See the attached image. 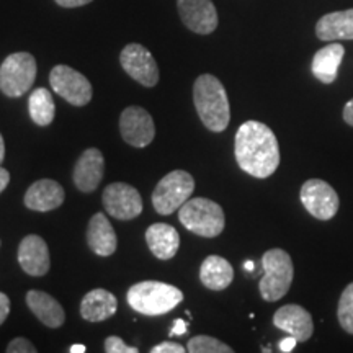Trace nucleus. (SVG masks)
<instances>
[{
	"instance_id": "a211bd4d",
	"label": "nucleus",
	"mask_w": 353,
	"mask_h": 353,
	"mask_svg": "<svg viewBox=\"0 0 353 353\" xmlns=\"http://www.w3.org/2000/svg\"><path fill=\"white\" fill-rule=\"evenodd\" d=\"M87 244L90 250L100 257L113 255L118 247L117 232L103 213H97L92 216L87 229Z\"/></svg>"
},
{
	"instance_id": "f03ea898",
	"label": "nucleus",
	"mask_w": 353,
	"mask_h": 353,
	"mask_svg": "<svg viewBox=\"0 0 353 353\" xmlns=\"http://www.w3.org/2000/svg\"><path fill=\"white\" fill-rule=\"evenodd\" d=\"M193 101L203 125L213 132H223L231 121L226 88L218 77L203 74L193 85Z\"/></svg>"
},
{
	"instance_id": "c85d7f7f",
	"label": "nucleus",
	"mask_w": 353,
	"mask_h": 353,
	"mask_svg": "<svg viewBox=\"0 0 353 353\" xmlns=\"http://www.w3.org/2000/svg\"><path fill=\"white\" fill-rule=\"evenodd\" d=\"M7 352L8 353H37V347L23 337H17L8 343Z\"/></svg>"
},
{
	"instance_id": "bb28decb",
	"label": "nucleus",
	"mask_w": 353,
	"mask_h": 353,
	"mask_svg": "<svg viewBox=\"0 0 353 353\" xmlns=\"http://www.w3.org/2000/svg\"><path fill=\"white\" fill-rule=\"evenodd\" d=\"M337 317L342 329L348 334H353V283L343 290L341 299H339Z\"/></svg>"
},
{
	"instance_id": "6e6552de",
	"label": "nucleus",
	"mask_w": 353,
	"mask_h": 353,
	"mask_svg": "<svg viewBox=\"0 0 353 353\" xmlns=\"http://www.w3.org/2000/svg\"><path fill=\"white\" fill-rule=\"evenodd\" d=\"M50 83L57 95L74 107H85L92 100V85L88 79L69 65L59 64L52 68Z\"/></svg>"
},
{
	"instance_id": "473e14b6",
	"label": "nucleus",
	"mask_w": 353,
	"mask_h": 353,
	"mask_svg": "<svg viewBox=\"0 0 353 353\" xmlns=\"http://www.w3.org/2000/svg\"><path fill=\"white\" fill-rule=\"evenodd\" d=\"M185 332H187V322L182 319H176L174 322V325L170 327V335L175 337V335H183Z\"/></svg>"
},
{
	"instance_id": "7c9ffc66",
	"label": "nucleus",
	"mask_w": 353,
	"mask_h": 353,
	"mask_svg": "<svg viewBox=\"0 0 353 353\" xmlns=\"http://www.w3.org/2000/svg\"><path fill=\"white\" fill-rule=\"evenodd\" d=\"M8 314H10V299L7 294L0 293V325L6 322Z\"/></svg>"
},
{
	"instance_id": "dca6fc26",
	"label": "nucleus",
	"mask_w": 353,
	"mask_h": 353,
	"mask_svg": "<svg viewBox=\"0 0 353 353\" xmlns=\"http://www.w3.org/2000/svg\"><path fill=\"white\" fill-rule=\"evenodd\" d=\"M105 159L99 149H85L74 167V183L83 193H92L103 179Z\"/></svg>"
},
{
	"instance_id": "4be33fe9",
	"label": "nucleus",
	"mask_w": 353,
	"mask_h": 353,
	"mask_svg": "<svg viewBox=\"0 0 353 353\" xmlns=\"http://www.w3.org/2000/svg\"><path fill=\"white\" fill-rule=\"evenodd\" d=\"M118 301L107 290H92L83 296L81 303V316L88 322H101L114 316Z\"/></svg>"
},
{
	"instance_id": "72a5a7b5",
	"label": "nucleus",
	"mask_w": 353,
	"mask_h": 353,
	"mask_svg": "<svg viewBox=\"0 0 353 353\" xmlns=\"http://www.w3.org/2000/svg\"><path fill=\"white\" fill-rule=\"evenodd\" d=\"M298 341L294 337H291V335H288V337L283 339V341L280 342V352H293L294 347H296Z\"/></svg>"
},
{
	"instance_id": "f257e3e1",
	"label": "nucleus",
	"mask_w": 353,
	"mask_h": 353,
	"mask_svg": "<svg viewBox=\"0 0 353 353\" xmlns=\"http://www.w3.org/2000/svg\"><path fill=\"white\" fill-rule=\"evenodd\" d=\"M234 154L241 169L255 179H267L280 165V148L275 132L260 121L241 125L236 132Z\"/></svg>"
},
{
	"instance_id": "ddd939ff",
	"label": "nucleus",
	"mask_w": 353,
	"mask_h": 353,
	"mask_svg": "<svg viewBox=\"0 0 353 353\" xmlns=\"http://www.w3.org/2000/svg\"><path fill=\"white\" fill-rule=\"evenodd\" d=\"M180 19L193 33L211 34L218 28V12L211 0H176Z\"/></svg>"
},
{
	"instance_id": "c756f323",
	"label": "nucleus",
	"mask_w": 353,
	"mask_h": 353,
	"mask_svg": "<svg viewBox=\"0 0 353 353\" xmlns=\"http://www.w3.org/2000/svg\"><path fill=\"white\" fill-rule=\"evenodd\" d=\"M185 352H187V348L175 342H162L159 343V345L152 347L151 350V353H185Z\"/></svg>"
},
{
	"instance_id": "cd10ccee",
	"label": "nucleus",
	"mask_w": 353,
	"mask_h": 353,
	"mask_svg": "<svg viewBox=\"0 0 353 353\" xmlns=\"http://www.w3.org/2000/svg\"><path fill=\"white\" fill-rule=\"evenodd\" d=\"M105 352L107 353H138V348L126 345L117 335H112L105 341Z\"/></svg>"
},
{
	"instance_id": "f8f14e48",
	"label": "nucleus",
	"mask_w": 353,
	"mask_h": 353,
	"mask_svg": "<svg viewBox=\"0 0 353 353\" xmlns=\"http://www.w3.org/2000/svg\"><path fill=\"white\" fill-rule=\"evenodd\" d=\"M121 138L132 148H145L156 136L152 117L141 107H128L120 117Z\"/></svg>"
},
{
	"instance_id": "39448f33",
	"label": "nucleus",
	"mask_w": 353,
	"mask_h": 353,
	"mask_svg": "<svg viewBox=\"0 0 353 353\" xmlns=\"http://www.w3.org/2000/svg\"><path fill=\"white\" fill-rule=\"evenodd\" d=\"M179 219L188 231L206 239L218 237L226 224L223 208L208 198H192L185 201L179 210Z\"/></svg>"
},
{
	"instance_id": "393cba45",
	"label": "nucleus",
	"mask_w": 353,
	"mask_h": 353,
	"mask_svg": "<svg viewBox=\"0 0 353 353\" xmlns=\"http://www.w3.org/2000/svg\"><path fill=\"white\" fill-rule=\"evenodd\" d=\"M28 110H30V117H32L34 125L38 126L51 125L56 114V105H54V100H52L51 92L44 87L34 88L33 94L30 95Z\"/></svg>"
},
{
	"instance_id": "4468645a",
	"label": "nucleus",
	"mask_w": 353,
	"mask_h": 353,
	"mask_svg": "<svg viewBox=\"0 0 353 353\" xmlns=\"http://www.w3.org/2000/svg\"><path fill=\"white\" fill-rule=\"evenodd\" d=\"M275 327L283 330L299 342H307L314 332L312 316L299 304H286L273 316Z\"/></svg>"
},
{
	"instance_id": "f704fd0d",
	"label": "nucleus",
	"mask_w": 353,
	"mask_h": 353,
	"mask_svg": "<svg viewBox=\"0 0 353 353\" xmlns=\"http://www.w3.org/2000/svg\"><path fill=\"white\" fill-rule=\"evenodd\" d=\"M343 121H345L347 125L353 126V99L348 101L345 108H343Z\"/></svg>"
},
{
	"instance_id": "1a4fd4ad",
	"label": "nucleus",
	"mask_w": 353,
	"mask_h": 353,
	"mask_svg": "<svg viewBox=\"0 0 353 353\" xmlns=\"http://www.w3.org/2000/svg\"><path fill=\"white\" fill-rule=\"evenodd\" d=\"M299 198L307 213L321 221L332 219L341 206L337 192L325 180L321 179H311L304 182Z\"/></svg>"
},
{
	"instance_id": "20e7f679",
	"label": "nucleus",
	"mask_w": 353,
	"mask_h": 353,
	"mask_svg": "<svg viewBox=\"0 0 353 353\" xmlns=\"http://www.w3.org/2000/svg\"><path fill=\"white\" fill-rule=\"evenodd\" d=\"M262 267L265 273L259 283L260 294L265 301L275 303L288 293L293 283V260L283 249H270L263 254Z\"/></svg>"
},
{
	"instance_id": "0eeeda50",
	"label": "nucleus",
	"mask_w": 353,
	"mask_h": 353,
	"mask_svg": "<svg viewBox=\"0 0 353 353\" xmlns=\"http://www.w3.org/2000/svg\"><path fill=\"white\" fill-rule=\"evenodd\" d=\"M193 190H195V180L188 172H170L157 183L156 190L152 192L154 210L162 216L175 213L182 208L185 201L190 200Z\"/></svg>"
},
{
	"instance_id": "5701e85b",
	"label": "nucleus",
	"mask_w": 353,
	"mask_h": 353,
	"mask_svg": "<svg viewBox=\"0 0 353 353\" xmlns=\"http://www.w3.org/2000/svg\"><path fill=\"white\" fill-rule=\"evenodd\" d=\"M343 54H345V50L339 43L327 44L317 51L311 64V70L317 81L322 83H332L337 79Z\"/></svg>"
},
{
	"instance_id": "423d86ee",
	"label": "nucleus",
	"mask_w": 353,
	"mask_h": 353,
	"mask_svg": "<svg viewBox=\"0 0 353 353\" xmlns=\"http://www.w3.org/2000/svg\"><path fill=\"white\" fill-rule=\"evenodd\" d=\"M37 79V61L30 52H13L0 65V92L17 99L32 88Z\"/></svg>"
},
{
	"instance_id": "c9c22d12",
	"label": "nucleus",
	"mask_w": 353,
	"mask_h": 353,
	"mask_svg": "<svg viewBox=\"0 0 353 353\" xmlns=\"http://www.w3.org/2000/svg\"><path fill=\"white\" fill-rule=\"evenodd\" d=\"M8 183H10V174L3 167H0V193L8 187Z\"/></svg>"
},
{
	"instance_id": "2f4dec72",
	"label": "nucleus",
	"mask_w": 353,
	"mask_h": 353,
	"mask_svg": "<svg viewBox=\"0 0 353 353\" xmlns=\"http://www.w3.org/2000/svg\"><path fill=\"white\" fill-rule=\"evenodd\" d=\"M59 7L64 8H77V7H83L87 3H90L92 0H54Z\"/></svg>"
},
{
	"instance_id": "a878e982",
	"label": "nucleus",
	"mask_w": 353,
	"mask_h": 353,
	"mask_svg": "<svg viewBox=\"0 0 353 353\" xmlns=\"http://www.w3.org/2000/svg\"><path fill=\"white\" fill-rule=\"evenodd\" d=\"M187 352L190 353H232V348L210 335H196L188 341Z\"/></svg>"
},
{
	"instance_id": "9b49d317",
	"label": "nucleus",
	"mask_w": 353,
	"mask_h": 353,
	"mask_svg": "<svg viewBox=\"0 0 353 353\" xmlns=\"http://www.w3.org/2000/svg\"><path fill=\"white\" fill-rule=\"evenodd\" d=\"M121 68L131 79L144 87H154L159 82V68L154 56L138 43L126 44L120 54Z\"/></svg>"
},
{
	"instance_id": "e433bc0d",
	"label": "nucleus",
	"mask_w": 353,
	"mask_h": 353,
	"mask_svg": "<svg viewBox=\"0 0 353 353\" xmlns=\"http://www.w3.org/2000/svg\"><path fill=\"white\" fill-rule=\"evenodd\" d=\"M3 157H6V143H3L2 134H0V164L3 162Z\"/></svg>"
},
{
	"instance_id": "9d476101",
	"label": "nucleus",
	"mask_w": 353,
	"mask_h": 353,
	"mask_svg": "<svg viewBox=\"0 0 353 353\" xmlns=\"http://www.w3.org/2000/svg\"><path fill=\"white\" fill-rule=\"evenodd\" d=\"M101 200H103L107 213L120 221L134 219L136 216L143 213V198L138 190L128 183H110L103 190Z\"/></svg>"
},
{
	"instance_id": "6ab92c4d",
	"label": "nucleus",
	"mask_w": 353,
	"mask_h": 353,
	"mask_svg": "<svg viewBox=\"0 0 353 353\" xmlns=\"http://www.w3.org/2000/svg\"><path fill=\"white\" fill-rule=\"evenodd\" d=\"M26 304H28L30 311H32L44 325H48V327L57 329L64 324V309L51 296V294L44 293V291L30 290L28 293H26Z\"/></svg>"
},
{
	"instance_id": "f3484780",
	"label": "nucleus",
	"mask_w": 353,
	"mask_h": 353,
	"mask_svg": "<svg viewBox=\"0 0 353 353\" xmlns=\"http://www.w3.org/2000/svg\"><path fill=\"white\" fill-rule=\"evenodd\" d=\"M64 190L56 180L43 179L34 182L25 193V206L32 211L48 213L64 203Z\"/></svg>"
},
{
	"instance_id": "412c9836",
	"label": "nucleus",
	"mask_w": 353,
	"mask_h": 353,
	"mask_svg": "<svg viewBox=\"0 0 353 353\" xmlns=\"http://www.w3.org/2000/svg\"><path fill=\"white\" fill-rule=\"evenodd\" d=\"M316 34L322 41L353 39V8L322 17L316 25Z\"/></svg>"
},
{
	"instance_id": "2eb2a0df",
	"label": "nucleus",
	"mask_w": 353,
	"mask_h": 353,
	"mask_svg": "<svg viewBox=\"0 0 353 353\" xmlns=\"http://www.w3.org/2000/svg\"><path fill=\"white\" fill-rule=\"evenodd\" d=\"M19 263L23 272L32 276H44L50 272V250H48V244L43 237L30 234L20 242Z\"/></svg>"
},
{
	"instance_id": "aec40b11",
	"label": "nucleus",
	"mask_w": 353,
	"mask_h": 353,
	"mask_svg": "<svg viewBox=\"0 0 353 353\" xmlns=\"http://www.w3.org/2000/svg\"><path fill=\"white\" fill-rule=\"evenodd\" d=\"M145 242L152 255L161 260H170L179 252L180 236L170 224L156 223L145 231Z\"/></svg>"
},
{
	"instance_id": "4c0bfd02",
	"label": "nucleus",
	"mask_w": 353,
	"mask_h": 353,
	"mask_svg": "<svg viewBox=\"0 0 353 353\" xmlns=\"http://www.w3.org/2000/svg\"><path fill=\"white\" fill-rule=\"evenodd\" d=\"M85 350H87L85 345H81V343H77V345H72L69 348L70 353H83Z\"/></svg>"
},
{
	"instance_id": "58836bf2",
	"label": "nucleus",
	"mask_w": 353,
	"mask_h": 353,
	"mask_svg": "<svg viewBox=\"0 0 353 353\" xmlns=\"http://www.w3.org/2000/svg\"><path fill=\"white\" fill-rule=\"evenodd\" d=\"M244 268H245L247 272H252V270H254V262H252V260H249V262H245V263H244Z\"/></svg>"
},
{
	"instance_id": "7ed1b4c3",
	"label": "nucleus",
	"mask_w": 353,
	"mask_h": 353,
	"mask_svg": "<svg viewBox=\"0 0 353 353\" xmlns=\"http://www.w3.org/2000/svg\"><path fill=\"white\" fill-rule=\"evenodd\" d=\"M128 304L144 316H162L183 301V293L162 281H141L126 293Z\"/></svg>"
},
{
	"instance_id": "b1692460",
	"label": "nucleus",
	"mask_w": 353,
	"mask_h": 353,
	"mask_svg": "<svg viewBox=\"0 0 353 353\" xmlns=\"http://www.w3.org/2000/svg\"><path fill=\"white\" fill-rule=\"evenodd\" d=\"M200 280L211 291L226 290L234 280L232 265L219 255H210L201 263Z\"/></svg>"
}]
</instances>
